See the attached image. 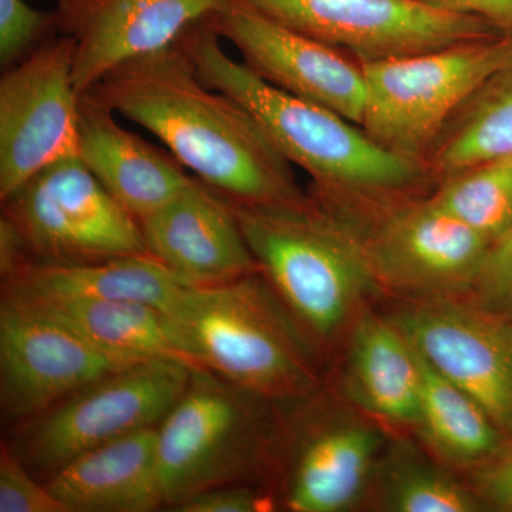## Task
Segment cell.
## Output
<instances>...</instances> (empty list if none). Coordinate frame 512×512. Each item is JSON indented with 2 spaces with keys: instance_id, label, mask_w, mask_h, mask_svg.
I'll use <instances>...</instances> for the list:
<instances>
[{
  "instance_id": "cell-1",
  "label": "cell",
  "mask_w": 512,
  "mask_h": 512,
  "mask_svg": "<svg viewBox=\"0 0 512 512\" xmlns=\"http://www.w3.org/2000/svg\"><path fill=\"white\" fill-rule=\"evenodd\" d=\"M90 93L163 141L197 180L232 204L308 198L254 114L202 82L178 42L117 67Z\"/></svg>"
},
{
  "instance_id": "cell-2",
  "label": "cell",
  "mask_w": 512,
  "mask_h": 512,
  "mask_svg": "<svg viewBox=\"0 0 512 512\" xmlns=\"http://www.w3.org/2000/svg\"><path fill=\"white\" fill-rule=\"evenodd\" d=\"M210 16L178 39L202 82L247 107L292 165L312 178L313 197L360 211L416 195L426 165L397 156L335 111L265 82L222 47Z\"/></svg>"
},
{
  "instance_id": "cell-3",
  "label": "cell",
  "mask_w": 512,
  "mask_h": 512,
  "mask_svg": "<svg viewBox=\"0 0 512 512\" xmlns=\"http://www.w3.org/2000/svg\"><path fill=\"white\" fill-rule=\"evenodd\" d=\"M232 207L259 271L320 350L348 338L380 288L355 215L316 197Z\"/></svg>"
},
{
  "instance_id": "cell-4",
  "label": "cell",
  "mask_w": 512,
  "mask_h": 512,
  "mask_svg": "<svg viewBox=\"0 0 512 512\" xmlns=\"http://www.w3.org/2000/svg\"><path fill=\"white\" fill-rule=\"evenodd\" d=\"M170 315L202 369L281 404L323 390L322 350L261 271L190 286Z\"/></svg>"
},
{
  "instance_id": "cell-5",
  "label": "cell",
  "mask_w": 512,
  "mask_h": 512,
  "mask_svg": "<svg viewBox=\"0 0 512 512\" xmlns=\"http://www.w3.org/2000/svg\"><path fill=\"white\" fill-rule=\"evenodd\" d=\"M284 406L207 369L157 426L165 507L222 485H272Z\"/></svg>"
},
{
  "instance_id": "cell-6",
  "label": "cell",
  "mask_w": 512,
  "mask_h": 512,
  "mask_svg": "<svg viewBox=\"0 0 512 512\" xmlns=\"http://www.w3.org/2000/svg\"><path fill=\"white\" fill-rule=\"evenodd\" d=\"M360 64L366 82L360 127L386 150L426 165L458 110L512 64V35Z\"/></svg>"
},
{
  "instance_id": "cell-7",
  "label": "cell",
  "mask_w": 512,
  "mask_h": 512,
  "mask_svg": "<svg viewBox=\"0 0 512 512\" xmlns=\"http://www.w3.org/2000/svg\"><path fill=\"white\" fill-rule=\"evenodd\" d=\"M192 369L168 360L138 363L101 377L12 427L8 446L42 481L73 458L136 431L157 427L178 402Z\"/></svg>"
},
{
  "instance_id": "cell-8",
  "label": "cell",
  "mask_w": 512,
  "mask_h": 512,
  "mask_svg": "<svg viewBox=\"0 0 512 512\" xmlns=\"http://www.w3.org/2000/svg\"><path fill=\"white\" fill-rule=\"evenodd\" d=\"M2 220L26 262H87L148 255L140 222L82 158L49 165L2 201Z\"/></svg>"
},
{
  "instance_id": "cell-9",
  "label": "cell",
  "mask_w": 512,
  "mask_h": 512,
  "mask_svg": "<svg viewBox=\"0 0 512 512\" xmlns=\"http://www.w3.org/2000/svg\"><path fill=\"white\" fill-rule=\"evenodd\" d=\"M320 394L282 404L284 426L272 487L288 511L353 510L372 491L383 457L380 431Z\"/></svg>"
},
{
  "instance_id": "cell-10",
  "label": "cell",
  "mask_w": 512,
  "mask_h": 512,
  "mask_svg": "<svg viewBox=\"0 0 512 512\" xmlns=\"http://www.w3.org/2000/svg\"><path fill=\"white\" fill-rule=\"evenodd\" d=\"M416 197L352 211L380 288L409 299L467 296L490 242L431 195Z\"/></svg>"
},
{
  "instance_id": "cell-11",
  "label": "cell",
  "mask_w": 512,
  "mask_h": 512,
  "mask_svg": "<svg viewBox=\"0 0 512 512\" xmlns=\"http://www.w3.org/2000/svg\"><path fill=\"white\" fill-rule=\"evenodd\" d=\"M136 360L106 352L42 305L9 289L0 298V409L16 427Z\"/></svg>"
},
{
  "instance_id": "cell-12",
  "label": "cell",
  "mask_w": 512,
  "mask_h": 512,
  "mask_svg": "<svg viewBox=\"0 0 512 512\" xmlns=\"http://www.w3.org/2000/svg\"><path fill=\"white\" fill-rule=\"evenodd\" d=\"M74 40L64 35L10 66L0 80V200L49 165L79 156Z\"/></svg>"
},
{
  "instance_id": "cell-13",
  "label": "cell",
  "mask_w": 512,
  "mask_h": 512,
  "mask_svg": "<svg viewBox=\"0 0 512 512\" xmlns=\"http://www.w3.org/2000/svg\"><path fill=\"white\" fill-rule=\"evenodd\" d=\"M296 32L338 47L360 63L500 35L487 20L420 0H242Z\"/></svg>"
},
{
  "instance_id": "cell-14",
  "label": "cell",
  "mask_w": 512,
  "mask_h": 512,
  "mask_svg": "<svg viewBox=\"0 0 512 512\" xmlns=\"http://www.w3.org/2000/svg\"><path fill=\"white\" fill-rule=\"evenodd\" d=\"M431 367L470 394L512 439V320L470 299H409L390 316Z\"/></svg>"
},
{
  "instance_id": "cell-15",
  "label": "cell",
  "mask_w": 512,
  "mask_h": 512,
  "mask_svg": "<svg viewBox=\"0 0 512 512\" xmlns=\"http://www.w3.org/2000/svg\"><path fill=\"white\" fill-rule=\"evenodd\" d=\"M221 39L265 82L360 126L366 103L362 64L348 53L262 15L242 0L210 16Z\"/></svg>"
},
{
  "instance_id": "cell-16",
  "label": "cell",
  "mask_w": 512,
  "mask_h": 512,
  "mask_svg": "<svg viewBox=\"0 0 512 512\" xmlns=\"http://www.w3.org/2000/svg\"><path fill=\"white\" fill-rule=\"evenodd\" d=\"M228 0H59L57 25L74 40L80 96L131 60L175 45Z\"/></svg>"
},
{
  "instance_id": "cell-17",
  "label": "cell",
  "mask_w": 512,
  "mask_h": 512,
  "mask_svg": "<svg viewBox=\"0 0 512 512\" xmlns=\"http://www.w3.org/2000/svg\"><path fill=\"white\" fill-rule=\"evenodd\" d=\"M140 225L148 255L190 286L259 271L231 202L197 178Z\"/></svg>"
},
{
  "instance_id": "cell-18",
  "label": "cell",
  "mask_w": 512,
  "mask_h": 512,
  "mask_svg": "<svg viewBox=\"0 0 512 512\" xmlns=\"http://www.w3.org/2000/svg\"><path fill=\"white\" fill-rule=\"evenodd\" d=\"M79 157L138 222L195 180L183 164L121 127L116 113L93 93L80 96Z\"/></svg>"
},
{
  "instance_id": "cell-19",
  "label": "cell",
  "mask_w": 512,
  "mask_h": 512,
  "mask_svg": "<svg viewBox=\"0 0 512 512\" xmlns=\"http://www.w3.org/2000/svg\"><path fill=\"white\" fill-rule=\"evenodd\" d=\"M70 512H153L165 507L157 427L73 458L46 481Z\"/></svg>"
},
{
  "instance_id": "cell-20",
  "label": "cell",
  "mask_w": 512,
  "mask_h": 512,
  "mask_svg": "<svg viewBox=\"0 0 512 512\" xmlns=\"http://www.w3.org/2000/svg\"><path fill=\"white\" fill-rule=\"evenodd\" d=\"M2 288L37 301H133L170 313L190 285L150 255L87 262H26Z\"/></svg>"
},
{
  "instance_id": "cell-21",
  "label": "cell",
  "mask_w": 512,
  "mask_h": 512,
  "mask_svg": "<svg viewBox=\"0 0 512 512\" xmlns=\"http://www.w3.org/2000/svg\"><path fill=\"white\" fill-rule=\"evenodd\" d=\"M348 336L343 372L346 396L369 416L416 427L423 370L412 342L392 318L366 311Z\"/></svg>"
},
{
  "instance_id": "cell-22",
  "label": "cell",
  "mask_w": 512,
  "mask_h": 512,
  "mask_svg": "<svg viewBox=\"0 0 512 512\" xmlns=\"http://www.w3.org/2000/svg\"><path fill=\"white\" fill-rule=\"evenodd\" d=\"M32 301L113 355L136 362L168 360L192 370L202 369L185 345L170 313L156 306L143 302L86 299Z\"/></svg>"
},
{
  "instance_id": "cell-23",
  "label": "cell",
  "mask_w": 512,
  "mask_h": 512,
  "mask_svg": "<svg viewBox=\"0 0 512 512\" xmlns=\"http://www.w3.org/2000/svg\"><path fill=\"white\" fill-rule=\"evenodd\" d=\"M512 156V64L487 80L458 110L426 161L433 180Z\"/></svg>"
},
{
  "instance_id": "cell-24",
  "label": "cell",
  "mask_w": 512,
  "mask_h": 512,
  "mask_svg": "<svg viewBox=\"0 0 512 512\" xmlns=\"http://www.w3.org/2000/svg\"><path fill=\"white\" fill-rule=\"evenodd\" d=\"M420 359L423 384L416 429L437 457L470 470L490 457L505 437L470 394Z\"/></svg>"
},
{
  "instance_id": "cell-25",
  "label": "cell",
  "mask_w": 512,
  "mask_h": 512,
  "mask_svg": "<svg viewBox=\"0 0 512 512\" xmlns=\"http://www.w3.org/2000/svg\"><path fill=\"white\" fill-rule=\"evenodd\" d=\"M380 510L390 512H478L484 504L463 484L407 446L380 460L372 487ZM370 491V493H372Z\"/></svg>"
},
{
  "instance_id": "cell-26",
  "label": "cell",
  "mask_w": 512,
  "mask_h": 512,
  "mask_svg": "<svg viewBox=\"0 0 512 512\" xmlns=\"http://www.w3.org/2000/svg\"><path fill=\"white\" fill-rule=\"evenodd\" d=\"M430 195L493 245L512 225V156L448 175Z\"/></svg>"
},
{
  "instance_id": "cell-27",
  "label": "cell",
  "mask_w": 512,
  "mask_h": 512,
  "mask_svg": "<svg viewBox=\"0 0 512 512\" xmlns=\"http://www.w3.org/2000/svg\"><path fill=\"white\" fill-rule=\"evenodd\" d=\"M0 512H70L50 491L45 481L30 473L29 468L10 450L0 448Z\"/></svg>"
},
{
  "instance_id": "cell-28",
  "label": "cell",
  "mask_w": 512,
  "mask_h": 512,
  "mask_svg": "<svg viewBox=\"0 0 512 512\" xmlns=\"http://www.w3.org/2000/svg\"><path fill=\"white\" fill-rule=\"evenodd\" d=\"M470 299L485 311L512 320V225L485 255Z\"/></svg>"
},
{
  "instance_id": "cell-29",
  "label": "cell",
  "mask_w": 512,
  "mask_h": 512,
  "mask_svg": "<svg viewBox=\"0 0 512 512\" xmlns=\"http://www.w3.org/2000/svg\"><path fill=\"white\" fill-rule=\"evenodd\" d=\"M57 25L56 12L33 9L25 0H0V62H20L47 30Z\"/></svg>"
},
{
  "instance_id": "cell-30",
  "label": "cell",
  "mask_w": 512,
  "mask_h": 512,
  "mask_svg": "<svg viewBox=\"0 0 512 512\" xmlns=\"http://www.w3.org/2000/svg\"><path fill=\"white\" fill-rule=\"evenodd\" d=\"M470 487L485 510L512 512V439L470 468Z\"/></svg>"
},
{
  "instance_id": "cell-31",
  "label": "cell",
  "mask_w": 512,
  "mask_h": 512,
  "mask_svg": "<svg viewBox=\"0 0 512 512\" xmlns=\"http://www.w3.org/2000/svg\"><path fill=\"white\" fill-rule=\"evenodd\" d=\"M266 491L258 485L232 484L210 488L175 505V512H258L269 504Z\"/></svg>"
},
{
  "instance_id": "cell-32",
  "label": "cell",
  "mask_w": 512,
  "mask_h": 512,
  "mask_svg": "<svg viewBox=\"0 0 512 512\" xmlns=\"http://www.w3.org/2000/svg\"><path fill=\"white\" fill-rule=\"evenodd\" d=\"M424 5L456 13L476 16L490 22L501 32L512 35V0H420Z\"/></svg>"
}]
</instances>
